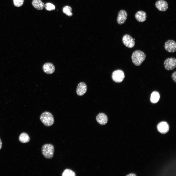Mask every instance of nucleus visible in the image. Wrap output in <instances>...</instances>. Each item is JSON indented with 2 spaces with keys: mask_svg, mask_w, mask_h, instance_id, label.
Here are the masks:
<instances>
[{
  "mask_svg": "<svg viewBox=\"0 0 176 176\" xmlns=\"http://www.w3.org/2000/svg\"><path fill=\"white\" fill-rule=\"evenodd\" d=\"M146 58V55L143 52L137 50L132 53L131 58L132 62L136 66L140 65L144 61Z\"/></svg>",
  "mask_w": 176,
  "mask_h": 176,
  "instance_id": "1",
  "label": "nucleus"
},
{
  "mask_svg": "<svg viewBox=\"0 0 176 176\" xmlns=\"http://www.w3.org/2000/svg\"><path fill=\"white\" fill-rule=\"evenodd\" d=\"M40 119L45 126H52L54 122V119L52 115L50 112L46 111L42 113L40 117Z\"/></svg>",
  "mask_w": 176,
  "mask_h": 176,
  "instance_id": "2",
  "label": "nucleus"
},
{
  "mask_svg": "<svg viewBox=\"0 0 176 176\" xmlns=\"http://www.w3.org/2000/svg\"><path fill=\"white\" fill-rule=\"evenodd\" d=\"M54 148V146L50 144L43 145L41 148L42 154L45 158L50 159L53 156Z\"/></svg>",
  "mask_w": 176,
  "mask_h": 176,
  "instance_id": "3",
  "label": "nucleus"
},
{
  "mask_svg": "<svg viewBox=\"0 0 176 176\" xmlns=\"http://www.w3.org/2000/svg\"><path fill=\"white\" fill-rule=\"evenodd\" d=\"M165 68L168 70L174 69L176 67V59L174 57H170L166 58L164 63Z\"/></svg>",
  "mask_w": 176,
  "mask_h": 176,
  "instance_id": "4",
  "label": "nucleus"
},
{
  "mask_svg": "<svg viewBox=\"0 0 176 176\" xmlns=\"http://www.w3.org/2000/svg\"><path fill=\"white\" fill-rule=\"evenodd\" d=\"M125 77L124 72L121 70H117L114 71L112 75L113 80L117 83L122 82L124 79Z\"/></svg>",
  "mask_w": 176,
  "mask_h": 176,
  "instance_id": "5",
  "label": "nucleus"
},
{
  "mask_svg": "<svg viewBox=\"0 0 176 176\" xmlns=\"http://www.w3.org/2000/svg\"><path fill=\"white\" fill-rule=\"evenodd\" d=\"M122 40L124 45L127 47L132 48L135 46V42L134 40L129 34L125 35L123 37Z\"/></svg>",
  "mask_w": 176,
  "mask_h": 176,
  "instance_id": "6",
  "label": "nucleus"
},
{
  "mask_svg": "<svg viewBox=\"0 0 176 176\" xmlns=\"http://www.w3.org/2000/svg\"><path fill=\"white\" fill-rule=\"evenodd\" d=\"M164 48L169 52H175L176 51V43L173 40H168L165 43Z\"/></svg>",
  "mask_w": 176,
  "mask_h": 176,
  "instance_id": "7",
  "label": "nucleus"
},
{
  "mask_svg": "<svg viewBox=\"0 0 176 176\" xmlns=\"http://www.w3.org/2000/svg\"><path fill=\"white\" fill-rule=\"evenodd\" d=\"M127 14L124 10H120L118 14L117 19V22L120 25L123 24L126 20L127 17Z\"/></svg>",
  "mask_w": 176,
  "mask_h": 176,
  "instance_id": "8",
  "label": "nucleus"
},
{
  "mask_svg": "<svg viewBox=\"0 0 176 176\" xmlns=\"http://www.w3.org/2000/svg\"><path fill=\"white\" fill-rule=\"evenodd\" d=\"M155 6L158 10L161 11H166L168 8V3L164 0L157 1L155 3Z\"/></svg>",
  "mask_w": 176,
  "mask_h": 176,
  "instance_id": "9",
  "label": "nucleus"
},
{
  "mask_svg": "<svg viewBox=\"0 0 176 176\" xmlns=\"http://www.w3.org/2000/svg\"><path fill=\"white\" fill-rule=\"evenodd\" d=\"M157 128L160 133L165 134L168 132L169 129V127L166 122L163 121L160 122L158 124Z\"/></svg>",
  "mask_w": 176,
  "mask_h": 176,
  "instance_id": "10",
  "label": "nucleus"
},
{
  "mask_svg": "<svg viewBox=\"0 0 176 176\" xmlns=\"http://www.w3.org/2000/svg\"><path fill=\"white\" fill-rule=\"evenodd\" d=\"M87 90V87L86 84L83 82H81L78 84L76 91L78 95L82 96L86 93Z\"/></svg>",
  "mask_w": 176,
  "mask_h": 176,
  "instance_id": "11",
  "label": "nucleus"
},
{
  "mask_svg": "<svg viewBox=\"0 0 176 176\" xmlns=\"http://www.w3.org/2000/svg\"><path fill=\"white\" fill-rule=\"evenodd\" d=\"M96 119L97 122L101 125H105L108 122L107 117L106 114L103 113H99L96 116Z\"/></svg>",
  "mask_w": 176,
  "mask_h": 176,
  "instance_id": "12",
  "label": "nucleus"
},
{
  "mask_svg": "<svg viewBox=\"0 0 176 176\" xmlns=\"http://www.w3.org/2000/svg\"><path fill=\"white\" fill-rule=\"evenodd\" d=\"M44 71L48 74H51L54 72L55 67L54 65L50 63H47L44 64L43 66Z\"/></svg>",
  "mask_w": 176,
  "mask_h": 176,
  "instance_id": "13",
  "label": "nucleus"
},
{
  "mask_svg": "<svg viewBox=\"0 0 176 176\" xmlns=\"http://www.w3.org/2000/svg\"><path fill=\"white\" fill-rule=\"evenodd\" d=\"M135 17L138 21L143 22L146 20L147 15L145 12L142 11H139L135 14Z\"/></svg>",
  "mask_w": 176,
  "mask_h": 176,
  "instance_id": "14",
  "label": "nucleus"
},
{
  "mask_svg": "<svg viewBox=\"0 0 176 176\" xmlns=\"http://www.w3.org/2000/svg\"><path fill=\"white\" fill-rule=\"evenodd\" d=\"M32 6L38 10H41L45 7L44 4L41 0H33L32 1Z\"/></svg>",
  "mask_w": 176,
  "mask_h": 176,
  "instance_id": "15",
  "label": "nucleus"
},
{
  "mask_svg": "<svg viewBox=\"0 0 176 176\" xmlns=\"http://www.w3.org/2000/svg\"><path fill=\"white\" fill-rule=\"evenodd\" d=\"M19 141L23 143H26L29 142L30 140V138L28 135L25 133L21 134L19 137Z\"/></svg>",
  "mask_w": 176,
  "mask_h": 176,
  "instance_id": "16",
  "label": "nucleus"
},
{
  "mask_svg": "<svg viewBox=\"0 0 176 176\" xmlns=\"http://www.w3.org/2000/svg\"><path fill=\"white\" fill-rule=\"evenodd\" d=\"M160 95L159 93L156 91L153 92L152 94L150 97V101L153 103H157L159 100Z\"/></svg>",
  "mask_w": 176,
  "mask_h": 176,
  "instance_id": "17",
  "label": "nucleus"
},
{
  "mask_svg": "<svg viewBox=\"0 0 176 176\" xmlns=\"http://www.w3.org/2000/svg\"><path fill=\"white\" fill-rule=\"evenodd\" d=\"M72 11L71 8L68 6H66L64 7L63 8V13L69 16H71L73 15Z\"/></svg>",
  "mask_w": 176,
  "mask_h": 176,
  "instance_id": "18",
  "label": "nucleus"
},
{
  "mask_svg": "<svg viewBox=\"0 0 176 176\" xmlns=\"http://www.w3.org/2000/svg\"><path fill=\"white\" fill-rule=\"evenodd\" d=\"M75 176V173L69 169L65 170L62 175V176Z\"/></svg>",
  "mask_w": 176,
  "mask_h": 176,
  "instance_id": "19",
  "label": "nucleus"
},
{
  "mask_svg": "<svg viewBox=\"0 0 176 176\" xmlns=\"http://www.w3.org/2000/svg\"><path fill=\"white\" fill-rule=\"evenodd\" d=\"M45 7L46 10L49 11L54 10L55 9V5L50 3H46L45 5Z\"/></svg>",
  "mask_w": 176,
  "mask_h": 176,
  "instance_id": "20",
  "label": "nucleus"
},
{
  "mask_svg": "<svg viewBox=\"0 0 176 176\" xmlns=\"http://www.w3.org/2000/svg\"><path fill=\"white\" fill-rule=\"evenodd\" d=\"M14 6L16 7H19L23 4L24 0H13Z\"/></svg>",
  "mask_w": 176,
  "mask_h": 176,
  "instance_id": "21",
  "label": "nucleus"
},
{
  "mask_svg": "<svg viewBox=\"0 0 176 176\" xmlns=\"http://www.w3.org/2000/svg\"><path fill=\"white\" fill-rule=\"evenodd\" d=\"M176 71H175V72H174L171 75V77L173 80L174 81V82H176Z\"/></svg>",
  "mask_w": 176,
  "mask_h": 176,
  "instance_id": "22",
  "label": "nucleus"
},
{
  "mask_svg": "<svg viewBox=\"0 0 176 176\" xmlns=\"http://www.w3.org/2000/svg\"><path fill=\"white\" fill-rule=\"evenodd\" d=\"M2 147V142L1 140L0 139V150L1 148Z\"/></svg>",
  "mask_w": 176,
  "mask_h": 176,
  "instance_id": "23",
  "label": "nucleus"
},
{
  "mask_svg": "<svg viewBox=\"0 0 176 176\" xmlns=\"http://www.w3.org/2000/svg\"><path fill=\"white\" fill-rule=\"evenodd\" d=\"M126 176H136V175L134 174L131 173L127 175Z\"/></svg>",
  "mask_w": 176,
  "mask_h": 176,
  "instance_id": "24",
  "label": "nucleus"
}]
</instances>
